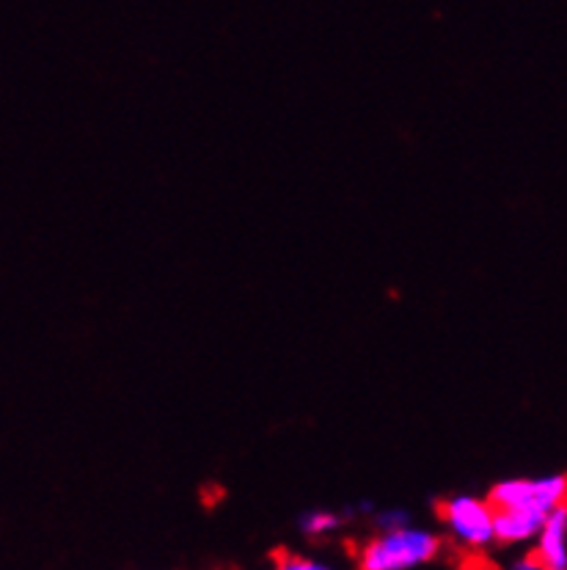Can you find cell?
<instances>
[{
	"label": "cell",
	"instance_id": "9",
	"mask_svg": "<svg viewBox=\"0 0 567 570\" xmlns=\"http://www.w3.org/2000/svg\"><path fill=\"white\" fill-rule=\"evenodd\" d=\"M496 570H548V568L537 560L535 551H520V554H515L510 560L501 562Z\"/></svg>",
	"mask_w": 567,
	"mask_h": 570
},
{
	"label": "cell",
	"instance_id": "7",
	"mask_svg": "<svg viewBox=\"0 0 567 570\" xmlns=\"http://www.w3.org/2000/svg\"><path fill=\"white\" fill-rule=\"evenodd\" d=\"M270 570H356L345 562L322 554H304V551H284L273 560Z\"/></svg>",
	"mask_w": 567,
	"mask_h": 570
},
{
	"label": "cell",
	"instance_id": "3",
	"mask_svg": "<svg viewBox=\"0 0 567 570\" xmlns=\"http://www.w3.org/2000/svg\"><path fill=\"white\" fill-rule=\"evenodd\" d=\"M488 499L496 510H531L551 515L567 504V474L505 476L490 485Z\"/></svg>",
	"mask_w": 567,
	"mask_h": 570
},
{
	"label": "cell",
	"instance_id": "4",
	"mask_svg": "<svg viewBox=\"0 0 567 570\" xmlns=\"http://www.w3.org/2000/svg\"><path fill=\"white\" fill-rule=\"evenodd\" d=\"M548 515L531 510H496V543L501 549H524L535 546Z\"/></svg>",
	"mask_w": 567,
	"mask_h": 570
},
{
	"label": "cell",
	"instance_id": "6",
	"mask_svg": "<svg viewBox=\"0 0 567 570\" xmlns=\"http://www.w3.org/2000/svg\"><path fill=\"white\" fill-rule=\"evenodd\" d=\"M345 521H347L345 513H339V510L311 508V510H306V513H300L298 529L304 538L326 540V538H334V534L341 532Z\"/></svg>",
	"mask_w": 567,
	"mask_h": 570
},
{
	"label": "cell",
	"instance_id": "5",
	"mask_svg": "<svg viewBox=\"0 0 567 570\" xmlns=\"http://www.w3.org/2000/svg\"><path fill=\"white\" fill-rule=\"evenodd\" d=\"M531 551L548 570H567V504L548 515Z\"/></svg>",
	"mask_w": 567,
	"mask_h": 570
},
{
	"label": "cell",
	"instance_id": "8",
	"mask_svg": "<svg viewBox=\"0 0 567 570\" xmlns=\"http://www.w3.org/2000/svg\"><path fill=\"white\" fill-rule=\"evenodd\" d=\"M410 513L405 508H380V510H372V527L378 529V532H384V529H397V527H405V523H410Z\"/></svg>",
	"mask_w": 567,
	"mask_h": 570
},
{
	"label": "cell",
	"instance_id": "2",
	"mask_svg": "<svg viewBox=\"0 0 567 570\" xmlns=\"http://www.w3.org/2000/svg\"><path fill=\"white\" fill-rule=\"evenodd\" d=\"M438 523L447 543L462 554H485L496 543V508L488 497L452 493L438 504Z\"/></svg>",
	"mask_w": 567,
	"mask_h": 570
},
{
	"label": "cell",
	"instance_id": "1",
	"mask_svg": "<svg viewBox=\"0 0 567 570\" xmlns=\"http://www.w3.org/2000/svg\"><path fill=\"white\" fill-rule=\"evenodd\" d=\"M444 538L438 529L405 523L397 529H375L356 551V570H425L441 557Z\"/></svg>",
	"mask_w": 567,
	"mask_h": 570
}]
</instances>
